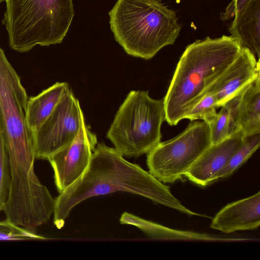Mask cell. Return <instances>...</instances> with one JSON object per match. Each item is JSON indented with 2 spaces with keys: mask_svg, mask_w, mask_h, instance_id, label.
<instances>
[{
  "mask_svg": "<svg viewBox=\"0 0 260 260\" xmlns=\"http://www.w3.org/2000/svg\"><path fill=\"white\" fill-rule=\"evenodd\" d=\"M259 64L248 49L242 47L236 59L207 91L215 95L219 108L260 76Z\"/></svg>",
  "mask_w": 260,
  "mask_h": 260,
  "instance_id": "30bf717a",
  "label": "cell"
},
{
  "mask_svg": "<svg viewBox=\"0 0 260 260\" xmlns=\"http://www.w3.org/2000/svg\"><path fill=\"white\" fill-rule=\"evenodd\" d=\"M260 133L244 137L240 147L234 154L225 167L218 174L217 180L232 174L259 148Z\"/></svg>",
  "mask_w": 260,
  "mask_h": 260,
  "instance_id": "ac0fdd59",
  "label": "cell"
},
{
  "mask_svg": "<svg viewBox=\"0 0 260 260\" xmlns=\"http://www.w3.org/2000/svg\"><path fill=\"white\" fill-rule=\"evenodd\" d=\"M218 108L215 95L208 91L186 113L184 119H189L191 121L202 120L209 124L214 119Z\"/></svg>",
  "mask_w": 260,
  "mask_h": 260,
  "instance_id": "d6986e66",
  "label": "cell"
},
{
  "mask_svg": "<svg viewBox=\"0 0 260 260\" xmlns=\"http://www.w3.org/2000/svg\"><path fill=\"white\" fill-rule=\"evenodd\" d=\"M212 144L209 124L194 120L173 138L160 142L147 153L149 172L164 183H173L185 175Z\"/></svg>",
  "mask_w": 260,
  "mask_h": 260,
  "instance_id": "8992f818",
  "label": "cell"
},
{
  "mask_svg": "<svg viewBox=\"0 0 260 260\" xmlns=\"http://www.w3.org/2000/svg\"><path fill=\"white\" fill-rule=\"evenodd\" d=\"M229 31L242 47L248 49L259 60L260 0H250L237 13Z\"/></svg>",
  "mask_w": 260,
  "mask_h": 260,
  "instance_id": "4fadbf2b",
  "label": "cell"
},
{
  "mask_svg": "<svg viewBox=\"0 0 260 260\" xmlns=\"http://www.w3.org/2000/svg\"><path fill=\"white\" fill-rule=\"evenodd\" d=\"M83 112L70 90L65 93L40 128L32 134L36 159H47L77 137Z\"/></svg>",
  "mask_w": 260,
  "mask_h": 260,
  "instance_id": "ba28073f",
  "label": "cell"
},
{
  "mask_svg": "<svg viewBox=\"0 0 260 260\" xmlns=\"http://www.w3.org/2000/svg\"><path fill=\"white\" fill-rule=\"evenodd\" d=\"M5 1L2 22L11 48L19 52L61 43L75 15L73 0Z\"/></svg>",
  "mask_w": 260,
  "mask_h": 260,
  "instance_id": "277c9868",
  "label": "cell"
},
{
  "mask_svg": "<svg viewBox=\"0 0 260 260\" xmlns=\"http://www.w3.org/2000/svg\"><path fill=\"white\" fill-rule=\"evenodd\" d=\"M260 225V192L230 203L213 218L211 228L224 233L252 230Z\"/></svg>",
  "mask_w": 260,
  "mask_h": 260,
  "instance_id": "7c38bea8",
  "label": "cell"
},
{
  "mask_svg": "<svg viewBox=\"0 0 260 260\" xmlns=\"http://www.w3.org/2000/svg\"><path fill=\"white\" fill-rule=\"evenodd\" d=\"M249 85L225 102L214 119L208 124L212 144L219 142L240 130V107L244 92Z\"/></svg>",
  "mask_w": 260,
  "mask_h": 260,
  "instance_id": "9a60e30c",
  "label": "cell"
},
{
  "mask_svg": "<svg viewBox=\"0 0 260 260\" xmlns=\"http://www.w3.org/2000/svg\"><path fill=\"white\" fill-rule=\"evenodd\" d=\"M4 1H6V0H0V3H2V2Z\"/></svg>",
  "mask_w": 260,
  "mask_h": 260,
  "instance_id": "603a6c76",
  "label": "cell"
},
{
  "mask_svg": "<svg viewBox=\"0 0 260 260\" xmlns=\"http://www.w3.org/2000/svg\"><path fill=\"white\" fill-rule=\"evenodd\" d=\"M118 191L143 196L189 215H199L184 206L168 186L149 172L127 161L115 148L101 143L96 146L84 172L55 199L54 224L61 229L72 209L84 200Z\"/></svg>",
  "mask_w": 260,
  "mask_h": 260,
  "instance_id": "6da1fadb",
  "label": "cell"
},
{
  "mask_svg": "<svg viewBox=\"0 0 260 260\" xmlns=\"http://www.w3.org/2000/svg\"><path fill=\"white\" fill-rule=\"evenodd\" d=\"M11 176L9 158L0 131V212L3 211L9 195Z\"/></svg>",
  "mask_w": 260,
  "mask_h": 260,
  "instance_id": "ffe728a7",
  "label": "cell"
},
{
  "mask_svg": "<svg viewBox=\"0 0 260 260\" xmlns=\"http://www.w3.org/2000/svg\"><path fill=\"white\" fill-rule=\"evenodd\" d=\"M97 144L95 135L85 124L84 115L76 138L47 158L60 193L73 184L87 169Z\"/></svg>",
  "mask_w": 260,
  "mask_h": 260,
  "instance_id": "9c48e42d",
  "label": "cell"
},
{
  "mask_svg": "<svg viewBox=\"0 0 260 260\" xmlns=\"http://www.w3.org/2000/svg\"><path fill=\"white\" fill-rule=\"evenodd\" d=\"M119 222L121 224L134 225L151 237L155 239L163 240H216V238L207 234L174 230L144 219L126 212L121 215Z\"/></svg>",
  "mask_w": 260,
  "mask_h": 260,
  "instance_id": "2e32d148",
  "label": "cell"
},
{
  "mask_svg": "<svg viewBox=\"0 0 260 260\" xmlns=\"http://www.w3.org/2000/svg\"><path fill=\"white\" fill-rule=\"evenodd\" d=\"M240 127L244 137L260 133V76L245 90L240 107Z\"/></svg>",
  "mask_w": 260,
  "mask_h": 260,
  "instance_id": "e0dca14e",
  "label": "cell"
},
{
  "mask_svg": "<svg viewBox=\"0 0 260 260\" xmlns=\"http://www.w3.org/2000/svg\"><path fill=\"white\" fill-rule=\"evenodd\" d=\"M28 99L19 76L0 47V131L8 153L34 151L26 119Z\"/></svg>",
  "mask_w": 260,
  "mask_h": 260,
  "instance_id": "52a82bcc",
  "label": "cell"
},
{
  "mask_svg": "<svg viewBox=\"0 0 260 260\" xmlns=\"http://www.w3.org/2000/svg\"><path fill=\"white\" fill-rule=\"evenodd\" d=\"M35 231L17 226L5 219L0 221V241L46 239L38 235Z\"/></svg>",
  "mask_w": 260,
  "mask_h": 260,
  "instance_id": "44dd1931",
  "label": "cell"
},
{
  "mask_svg": "<svg viewBox=\"0 0 260 260\" xmlns=\"http://www.w3.org/2000/svg\"><path fill=\"white\" fill-rule=\"evenodd\" d=\"M242 45L235 38L207 37L188 45L177 63L164 98L166 121L171 126L186 113L238 55Z\"/></svg>",
  "mask_w": 260,
  "mask_h": 260,
  "instance_id": "7a4b0ae2",
  "label": "cell"
},
{
  "mask_svg": "<svg viewBox=\"0 0 260 260\" xmlns=\"http://www.w3.org/2000/svg\"><path fill=\"white\" fill-rule=\"evenodd\" d=\"M70 90L67 83L56 82L37 95L28 98L26 119L32 134L40 128Z\"/></svg>",
  "mask_w": 260,
  "mask_h": 260,
  "instance_id": "5bb4252c",
  "label": "cell"
},
{
  "mask_svg": "<svg viewBox=\"0 0 260 260\" xmlns=\"http://www.w3.org/2000/svg\"><path fill=\"white\" fill-rule=\"evenodd\" d=\"M244 135L239 130L226 139L212 144L185 174L193 183L206 186L217 180L218 174L241 146Z\"/></svg>",
  "mask_w": 260,
  "mask_h": 260,
  "instance_id": "8fae6325",
  "label": "cell"
},
{
  "mask_svg": "<svg viewBox=\"0 0 260 260\" xmlns=\"http://www.w3.org/2000/svg\"><path fill=\"white\" fill-rule=\"evenodd\" d=\"M250 0H232L222 12L220 18L222 21L228 20L234 17L237 13L240 11Z\"/></svg>",
  "mask_w": 260,
  "mask_h": 260,
  "instance_id": "7402d4cb",
  "label": "cell"
},
{
  "mask_svg": "<svg viewBox=\"0 0 260 260\" xmlns=\"http://www.w3.org/2000/svg\"><path fill=\"white\" fill-rule=\"evenodd\" d=\"M164 121V98L152 99L147 91H131L117 111L107 138L123 156H139L160 142Z\"/></svg>",
  "mask_w": 260,
  "mask_h": 260,
  "instance_id": "5b68a950",
  "label": "cell"
},
{
  "mask_svg": "<svg viewBox=\"0 0 260 260\" xmlns=\"http://www.w3.org/2000/svg\"><path fill=\"white\" fill-rule=\"evenodd\" d=\"M108 14L116 41L127 54L145 59L174 44L181 30L175 12L160 0H117Z\"/></svg>",
  "mask_w": 260,
  "mask_h": 260,
  "instance_id": "3957f363",
  "label": "cell"
}]
</instances>
